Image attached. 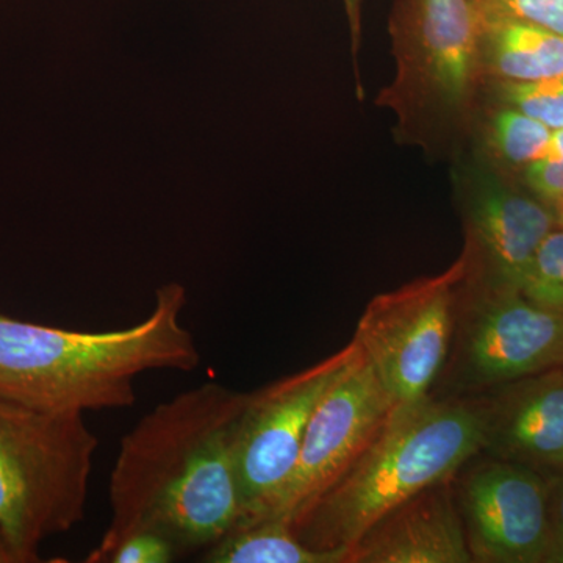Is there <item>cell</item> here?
I'll list each match as a JSON object with an SVG mask.
<instances>
[{"instance_id": "1", "label": "cell", "mask_w": 563, "mask_h": 563, "mask_svg": "<svg viewBox=\"0 0 563 563\" xmlns=\"http://www.w3.org/2000/svg\"><path fill=\"white\" fill-rule=\"evenodd\" d=\"M246 395L218 383L155 406L122 437L110 474V523L85 559L107 563L136 532L179 554L220 542L242 521L235 440Z\"/></svg>"}, {"instance_id": "2", "label": "cell", "mask_w": 563, "mask_h": 563, "mask_svg": "<svg viewBox=\"0 0 563 563\" xmlns=\"http://www.w3.org/2000/svg\"><path fill=\"white\" fill-rule=\"evenodd\" d=\"M184 285L155 292L154 309L118 331H66L0 314V398L47 412L129 409L147 372L191 373L201 363L181 322Z\"/></svg>"}, {"instance_id": "3", "label": "cell", "mask_w": 563, "mask_h": 563, "mask_svg": "<svg viewBox=\"0 0 563 563\" xmlns=\"http://www.w3.org/2000/svg\"><path fill=\"white\" fill-rule=\"evenodd\" d=\"M484 448L483 404L429 396L396 407L368 450L292 529L309 547L350 551L380 518L426 488L450 483Z\"/></svg>"}, {"instance_id": "4", "label": "cell", "mask_w": 563, "mask_h": 563, "mask_svg": "<svg viewBox=\"0 0 563 563\" xmlns=\"http://www.w3.org/2000/svg\"><path fill=\"white\" fill-rule=\"evenodd\" d=\"M479 31L472 0H396V74L377 103L395 113L399 139L446 150L472 132L485 85Z\"/></svg>"}, {"instance_id": "5", "label": "cell", "mask_w": 563, "mask_h": 563, "mask_svg": "<svg viewBox=\"0 0 563 563\" xmlns=\"http://www.w3.org/2000/svg\"><path fill=\"white\" fill-rule=\"evenodd\" d=\"M99 440L85 413L0 398V533L16 563L85 520Z\"/></svg>"}, {"instance_id": "6", "label": "cell", "mask_w": 563, "mask_h": 563, "mask_svg": "<svg viewBox=\"0 0 563 563\" xmlns=\"http://www.w3.org/2000/svg\"><path fill=\"white\" fill-rule=\"evenodd\" d=\"M466 276L468 258L462 252L446 272L384 292L366 306L354 342L396 406L429 398L450 352Z\"/></svg>"}, {"instance_id": "7", "label": "cell", "mask_w": 563, "mask_h": 563, "mask_svg": "<svg viewBox=\"0 0 563 563\" xmlns=\"http://www.w3.org/2000/svg\"><path fill=\"white\" fill-rule=\"evenodd\" d=\"M357 350L352 340L310 368L246 395L235 440L240 525L261 521L273 509L298 462L318 402Z\"/></svg>"}, {"instance_id": "8", "label": "cell", "mask_w": 563, "mask_h": 563, "mask_svg": "<svg viewBox=\"0 0 563 563\" xmlns=\"http://www.w3.org/2000/svg\"><path fill=\"white\" fill-rule=\"evenodd\" d=\"M396 407L372 365L357 350L318 402L290 479L265 518H276L292 528L350 472L383 431Z\"/></svg>"}, {"instance_id": "9", "label": "cell", "mask_w": 563, "mask_h": 563, "mask_svg": "<svg viewBox=\"0 0 563 563\" xmlns=\"http://www.w3.org/2000/svg\"><path fill=\"white\" fill-rule=\"evenodd\" d=\"M459 195L468 276L473 288L518 291L540 244L553 231L555 211L531 192L515 190L490 165H463Z\"/></svg>"}, {"instance_id": "10", "label": "cell", "mask_w": 563, "mask_h": 563, "mask_svg": "<svg viewBox=\"0 0 563 563\" xmlns=\"http://www.w3.org/2000/svg\"><path fill=\"white\" fill-rule=\"evenodd\" d=\"M459 346L463 387L490 388L563 368V313L518 291L474 288Z\"/></svg>"}, {"instance_id": "11", "label": "cell", "mask_w": 563, "mask_h": 563, "mask_svg": "<svg viewBox=\"0 0 563 563\" xmlns=\"http://www.w3.org/2000/svg\"><path fill=\"white\" fill-rule=\"evenodd\" d=\"M473 562H547L550 550L548 479L503 459L477 463L459 488Z\"/></svg>"}, {"instance_id": "12", "label": "cell", "mask_w": 563, "mask_h": 563, "mask_svg": "<svg viewBox=\"0 0 563 563\" xmlns=\"http://www.w3.org/2000/svg\"><path fill=\"white\" fill-rule=\"evenodd\" d=\"M483 406L484 450L529 468L563 472V368L501 385Z\"/></svg>"}, {"instance_id": "13", "label": "cell", "mask_w": 563, "mask_h": 563, "mask_svg": "<svg viewBox=\"0 0 563 563\" xmlns=\"http://www.w3.org/2000/svg\"><path fill=\"white\" fill-rule=\"evenodd\" d=\"M450 483L426 488L380 518L351 548L347 563L473 562Z\"/></svg>"}, {"instance_id": "14", "label": "cell", "mask_w": 563, "mask_h": 563, "mask_svg": "<svg viewBox=\"0 0 563 563\" xmlns=\"http://www.w3.org/2000/svg\"><path fill=\"white\" fill-rule=\"evenodd\" d=\"M479 21L485 85L531 84L563 77V35L528 22Z\"/></svg>"}, {"instance_id": "15", "label": "cell", "mask_w": 563, "mask_h": 563, "mask_svg": "<svg viewBox=\"0 0 563 563\" xmlns=\"http://www.w3.org/2000/svg\"><path fill=\"white\" fill-rule=\"evenodd\" d=\"M346 548L320 550L299 539L291 525L276 518L236 526L203 551L209 563H347Z\"/></svg>"}, {"instance_id": "16", "label": "cell", "mask_w": 563, "mask_h": 563, "mask_svg": "<svg viewBox=\"0 0 563 563\" xmlns=\"http://www.w3.org/2000/svg\"><path fill=\"white\" fill-rule=\"evenodd\" d=\"M553 131L523 111L499 102L483 122V147L488 161L523 173L542 158Z\"/></svg>"}, {"instance_id": "17", "label": "cell", "mask_w": 563, "mask_h": 563, "mask_svg": "<svg viewBox=\"0 0 563 563\" xmlns=\"http://www.w3.org/2000/svg\"><path fill=\"white\" fill-rule=\"evenodd\" d=\"M518 292L542 309L563 313V228L555 225L540 244Z\"/></svg>"}, {"instance_id": "18", "label": "cell", "mask_w": 563, "mask_h": 563, "mask_svg": "<svg viewBox=\"0 0 563 563\" xmlns=\"http://www.w3.org/2000/svg\"><path fill=\"white\" fill-rule=\"evenodd\" d=\"M499 102L523 111L551 131H563V77L531 84H492Z\"/></svg>"}, {"instance_id": "19", "label": "cell", "mask_w": 563, "mask_h": 563, "mask_svg": "<svg viewBox=\"0 0 563 563\" xmlns=\"http://www.w3.org/2000/svg\"><path fill=\"white\" fill-rule=\"evenodd\" d=\"M483 20H514L563 35V0H472Z\"/></svg>"}, {"instance_id": "20", "label": "cell", "mask_w": 563, "mask_h": 563, "mask_svg": "<svg viewBox=\"0 0 563 563\" xmlns=\"http://www.w3.org/2000/svg\"><path fill=\"white\" fill-rule=\"evenodd\" d=\"M529 192L548 206L563 202V131H554L547 154L529 165L523 173Z\"/></svg>"}, {"instance_id": "21", "label": "cell", "mask_w": 563, "mask_h": 563, "mask_svg": "<svg viewBox=\"0 0 563 563\" xmlns=\"http://www.w3.org/2000/svg\"><path fill=\"white\" fill-rule=\"evenodd\" d=\"M179 551L157 532H136L118 544L107 563H168Z\"/></svg>"}, {"instance_id": "22", "label": "cell", "mask_w": 563, "mask_h": 563, "mask_svg": "<svg viewBox=\"0 0 563 563\" xmlns=\"http://www.w3.org/2000/svg\"><path fill=\"white\" fill-rule=\"evenodd\" d=\"M550 499V550L547 562L563 563V472L548 479Z\"/></svg>"}, {"instance_id": "23", "label": "cell", "mask_w": 563, "mask_h": 563, "mask_svg": "<svg viewBox=\"0 0 563 563\" xmlns=\"http://www.w3.org/2000/svg\"><path fill=\"white\" fill-rule=\"evenodd\" d=\"M343 3L347 21H350L352 55L355 58L358 54V44H361L363 0H343Z\"/></svg>"}, {"instance_id": "24", "label": "cell", "mask_w": 563, "mask_h": 563, "mask_svg": "<svg viewBox=\"0 0 563 563\" xmlns=\"http://www.w3.org/2000/svg\"><path fill=\"white\" fill-rule=\"evenodd\" d=\"M0 563H16L14 562L13 554L10 553L2 533H0Z\"/></svg>"}, {"instance_id": "25", "label": "cell", "mask_w": 563, "mask_h": 563, "mask_svg": "<svg viewBox=\"0 0 563 563\" xmlns=\"http://www.w3.org/2000/svg\"><path fill=\"white\" fill-rule=\"evenodd\" d=\"M555 211V221H558L559 228H563V202L559 203L554 209Z\"/></svg>"}]
</instances>
